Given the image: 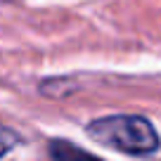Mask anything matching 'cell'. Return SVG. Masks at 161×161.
Returning <instances> with one entry per match:
<instances>
[{"label":"cell","instance_id":"obj_1","mask_svg":"<svg viewBox=\"0 0 161 161\" xmlns=\"http://www.w3.org/2000/svg\"><path fill=\"white\" fill-rule=\"evenodd\" d=\"M88 135L100 145L133 156H149L161 147L154 123L137 114H111L88 123Z\"/></svg>","mask_w":161,"mask_h":161},{"label":"cell","instance_id":"obj_2","mask_svg":"<svg viewBox=\"0 0 161 161\" xmlns=\"http://www.w3.org/2000/svg\"><path fill=\"white\" fill-rule=\"evenodd\" d=\"M50 156H52V161H104V159L80 149L78 145L66 142V140H52L50 142Z\"/></svg>","mask_w":161,"mask_h":161},{"label":"cell","instance_id":"obj_3","mask_svg":"<svg viewBox=\"0 0 161 161\" xmlns=\"http://www.w3.org/2000/svg\"><path fill=\"white\" fill-rule=\"evenodd\" d=\"M17 145H19V135H17L12 128L0 126V159H3L7 152H12Z\"/></svg>","mask_w":161,"mask_h":161},{"label":"cell","instance_id":"obj_4","mask_svg":"<svg viewBox=\"0 0 161 161\" xmlns=\"http://www.w3.org/2000/svg\"><path fill=\"white\" fill-rule=\"evenodd\" d=\"M0 3H3V0H0Z\"/></svg>","mask_w":161,"mask_h":161}]
</instances>
